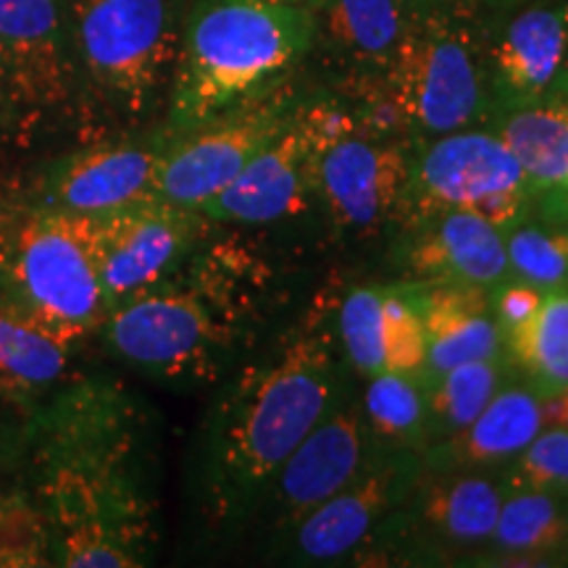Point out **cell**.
I'll return each instance as SVG.
<instances>
[{
    "mask_svg": "<svg viewBox=\"0 0 568 568\" xmlns=\"http://www.w3.org/2000/svg\"><path fill=\"white\" fill-rule=\"evenodd\" d=\"M17 468L51 527L53 566L140 568L161 542L153 410L113 376H71L17 422Z\"/></svg>",
    "mask_w": 568,
    "mask_h": 568,
    "instance_id": "cell-1",
    "label": "cell"
},
{
    "mask_svg": "<svg viewBox=\"0 0 568 568\" xmlns=\"http://www.w3.org/2000/svg\"><path fill=\"white\" fill-rule=\"evenodd\" d=\"M219 385L190 447L187 500L205 535L230 537L258 518L280 466L337 406L339 376L329 339L303 332Z\"/></svg>",
    "mask_w": 568,
    "mask_h": 568,
    "instance_id": "cell-2",
    "label": "cell"
},
{
    "mask_svg": "<svg viewBox=\"0 0 568 568\" xmlns=\"http://www.w3.org/2000/svg\"><path fill=\"white\" fill-rule=\"evenodd\" d=\"M209 243L166 282L109 311L98 337L113 358L172 387L219 385L230 374L253 297L245 261Z\"/></svg>",
    "mask_w": 568,
    "mask_h": 568,
    "instance_id": "cell-3",
    "label": "cell"
},
{
    "mask_svg": "<svg viewBox=\"0 0 568 568\" xmlns=\"http://www.w3.org/2000/svg\"><path fill=\"white\" fill-rule=\"evenodd\" d=\"M314 9L276 0H195L182 17L169 113L163 130L180 134L274 90L311 51Z\"/></svg>",
    "mask_w": 568,
    "mask_h": 568,
    "instance_id": "cell-4",
    "label": "cell"
},
{
    "mask_svg": "<svg viewBox=\"0 0 568 568\" xmlns=\"http://www.w3.org/2000/svg\"><path fill=\"white\" fill-rule=\"evenodd\" d=\"M0 308L82 351L109 316L90 213L0 195Z\"/></svg>",
    "mask_w": 568,
    "mask_h": 568,
    "instance_id": "cell-5",
    "label": "cell"
},
{
    "mask_svg": "<svg viewBox=\"0 0 568 568\" xmlns=\"http://www.w3.org/2000/svg\"><path fill=\"white\" fill-rule=\"evenodd\" d=\"M88 126L134 130L169 101L180 51V0H67Z\"/></svg>",
    "mask_w": 568,
    "mask_h": 568,
    "instance_id": "cell-6",
    "label": "cell"
},
{
    "mask_svg": "<svg viewBox=\"0 0 568 568\" xmlns=\"http://www.w3.org/2000/svg\"><path fill=\"white\" fill-rule=\"evenodd\" d=\"M84 126L67 0H0V145L40 155Z\"/></svg>",
    "mask_w": 568,
    "mask_h": 568,
    "instance_id": "cell-7",
    "label": "cell"
},
{
    "mask_svg": "<svg viewBox=\"0 0 568 568\" xmlns=\"http://www.w3.org/2000/svg\"><path fill=\"white\" fill-rule=\"evenodd\" d=\"M382 82L403 126L437 138L468 130L493 101L487 42L464 13L424 3Z\"/></svg>",
    "mask_w": 568,
    "mask_h": 568,
    "instance_id": "cell-8",
    "label": "cell"
},
{
    "mask_svg": "<svg viewBox=\"0 0 568 568\" xmlns=\"http://www.w3.org/2000/svg\"><path fill=\"white\" fill-rule=\"evenodd\" d=\"M531 182L506 140L495 132L458 130L439 134L410 163L403 205L422 222L443 211H471L497 230L521 222Z\"/></svg>",
    "mask_w": 568,
    "mask_h": 568,
    "instance_id": "cell-9",
    "label": "cell"
},
{
    "mask_svg": "<svg viewBox=\"0 0 568 568\" xmlns=\"http://www.w3.org/2000/svg\"><path fill=\"white\" fill-rule=\"evenodd\" d=\"M169 132L159 126L148 138H90L48 153L17 182L0 190L34 209L103 213L140 197H151Z\"/></svg>",
    "mask_w": 568,
    "mask_h": 568,
    "instance_id": "cell-10",
    "label": "cell"
},
{
    "mask_svg": "<svg viewBox=\"0 0 568 568\" xmlns=\"http://www.w3.org/2000/svg\"><path fill=\"white\" fill-rule=\"evenodd\" d=\"M361 124L339 103H314L293 111L290 122L219 195L203 203L213 224H272L303 211L316 190L318 155L332 140Z\"/></svg>",
    "mask_w": 568,
    "mask_h": 568,
    "instance_id": "cell-11",
    "label": "cell"
},
{
    "mask_svg": "<svg viewBox=\"0 0 568 568\" xmlns=\"http://www.w3.org/2000/svg\"><path fill=\"white\" fill-rule=\"evenodd\" d=\"M213 222L184 205L140 197L92 213L98 268L109 311L166 282L211 240Z\"/></svg>",
    "mask_w": 568,
    "mask_h": 568,
    "instance_id": "cell-12",
    "label": "cell"
},
{
    "mask_svg": "<svg viewBox=\"0 0 568 568\" xmlns=\"http://www.w3.org/2000/svg\"><path fill=\"white\" fill-rule=\"evenodd\" d=\"M290 116L287 95L264 92L193 130L169 134L151 197L197 211L264 151Z\"/></svg>",
    "mask_w": 568,
    "mask_h": 568,
    "instance_id": "cell-13",
    "label": "cell"
},
{
    "mask_svg": "<svg viewBox=\"0 0 568 568\" xmlns=\"http://www.w3.org/2000/svg\"><path fill=\"white\" fill-rule=\"evenodd\" d=\"M364 466V414L337 403L280 466L258 516H268L274 529L293 531L301 518L351 485Z\"/></svg>",
    "mask_w": 568,
    "mask_h": 568,
    "instance_id": "cell-14",
    "label": "cell"
},
{
    "mask_svg": "<svg viewBox=\"0 0 568 568\" xmlns=\"http://www.w3.org/2000/svg\"><path fill=\"white\" fill-rule=\"evenodd\" d=\"M410 161L400 145L355 124L318 155L316 190L337 226L372 232L400 211Z\"/></svg>",
    "mask_w": 568,
    "mask_h": 568,
    "instance_id": "cell-15",
    "label": "cell"
},
{
    "mask_svg": "<svg viewBox=\"0 0 568 568\" xmlns=\"http://www.w3.org/2000/svg\"><path fill=\"white\" fill-rule=\"evenodd\" d=\"M568 59V0H529L487 42L493 98L506 109L552 95Z\"/></svg>",
    "mask_w": 568,
    "mask_h": 568,
    "instance_id": "cell-16",
    "label": "cell"
},
{
    "mask_svg": "<svg viewBox=\"0 0 568 568\" xmlns=\"http://www.w3.org/2000/svg\"><path fill=\"white\" fill-rule=\"evenodd\" d=\"M414 477L416 468L408 456L387 458L374 466L366 464L351 485L295 524V552L318 564L351 556L408 493Z\"/></svg>",
    "mask_w": 568,
    "mask_h": 568,
    "instance_id": "cell-17",
    "label": "cell"
},
{
    "mask_svg": "<svg viewBox=\"0 0 568 568\" xmlns=\"http://www.w3.org/2000/svg\"><path fill=\"white\" fill-rule=\"evenodd\" d=\"M410 268L426 284L489 290L506 280V232L471 211H443L426 222L410 251Z\"/></svg>",
    "mask_w": 568,
    "mask_h": 568,
    "instance_id": "cell-18",
    "label": "cell"
},
{
    "mask_svg": "<svg viewBox=\"0 0 568 568\" xmlns=\"http://www.w3.org/2000/svg\"><path fill=\"white\" fill-rule=\"evenodd\" d=\"M485 293L458 284H424L414 295L426 339L424 368L432 376L468 361H497L503 332Z\"/></svg>",
    "mask_w": 568,
    "mask_h": 568,
    "instance_id": "cell-19",
    "label": "cell"
},
{
    "mask_svg": "<svg viewBox=\"0 0 568 568\" xmlns=\"http://www.w3.org/2000/svg\"><path fill=\"white\" fill-rule=\"evenodd\" d=\"M74 347L0 308V406L24 422L71 379Z\"/></svg>",
    "mask_w": 568,
    "mask_h": 568,
    "instance_id": "cell-20",
    "label": "cell"
},
{
    "mask_svg": "<svg viewBox=\"0 0 568 568\" xmlns=\"http://www.w3.org/2000/svg\"><path fill=\"white\" fill-rule=\"evenodd\" d=\"M426 0H322L329 45L355 69L385 74Z\"/></svg>",
    "mask_w": 568,
    "mask_h": 568,
    "instance_id": "cell-21",
    "label": "cell"
},
{
    "mask_svg": "<svg viewBox=\"0 0 568 568\" xmlns=\"http://www.w3.org/2000/svg\"><path fill=\"white\" fill-rule=\"evenodd\" d=\"M542 432V403L527 387L497 389L485 410L453 437L450 460L460 466L516 458Z\"/></svg>",
    "mask_w": 568,
    "mask_h": 568,
    "instance_id": "cell-22",
    "label": "cell"
},
{
    "mask_svg": "<svg viewBox=\"0 0 568 568\" xmlns=\"http://www.w3.org/2000/svg\"><path fill=\"white\" fill-rule=\"evenodd\" d=\"M497 134L514 151L531 187H568V98L510 111Z\"/></svg>",
    "mask_w": 568,
    "mask_h": 568,
    "instance_id": "cell-23",
    "label": "cell"
},
{
    "mask_svg": "<svg viewBox=\"0 0 568 568\" xmlns=\"http://www.w3.org/2000/svg\"><path fill=\"white\" fill-rule=\"evenodd\" d=\"M503 493L485 477L439 479L424 493L422 516L453 542L477 545L493 539Z\"/></svg>",
    "mask_w": 568,
    "mask_h": 568,
    "instance_id": "cell-24",
    "label": "cell"
},
{
    "mask_svg": "<svg viewBox=\"0 0 568 568\" xmlns=\"http://www.w3.org/2000/svg\"><path fill=\"white\" fill-rule=\"evenodd\" d=\"M506 343L516 364L545 395L568 389V293H545L535 318L510 332Z\"/></svg>",
    "mask_w": 568,
    "mask_h": 568,
    "instance_id": "cell-25",
    "label": "cell"
},
{
    "mask_svg": "<svg viewBox=\"0 0 568 568\" xmlns=\"http://www.w3.org/2000/svg\"><path fill=\"white\" fill-rule=\"evenodd\" d=\"M42 566H53L51 527L30 485L19 474L13 453L9 477L0 481V568Z\"/></svg>",
    "mask_w": 568,
    "mask_h": 568,
    "instance_id": "cell-26",
    "label": "cell"
},
{
    "mask_svg": "<svg viewBox=\"0 0 568 568\" xmlns=\"http://www.w3.org/2000/svg\"><path fill=\"white\" fill-rule=\"evenodd\" d=\"M566 516L560 503L542 489L514 487L503 497L493 531L495 545L514 556H542L566 539Z\"/></svg>",
    "mask_w": 568,
    "mask_h": 568,
    "instance_id": "cell-27",
    "label": "cell"
},
{
    "mask_svg": "<svg viewBox=\"0 0 568 568\" xmlns=\"http://www.w3.org/2000/svg\"><path fill=\"white\" fill-rule=\"evenodd\" d=\"M364 414L376 435L406 447L424 443L429 426V406L414 374L382 372L372 376L364 397Z\"/></svg>",
    "mask_w": 568,
    "mask_h": 568,
    "instance_id": "cell-28",
    "label": "cell"
},
{
    "mask_svg": "<svg viewBox=\"0 0 568 568\" xmlns=\"http://www.w3.org/2000/svg\"><path fill=\"white\" fill-rule=\"evenodd\" d=\"M500 389L497 361H468L437 376L429 397V416L437 418L447 435L456 437L477 418Z\"/></svg>",
    "mask_w": 568,
    "mask_h": 568,
    "instance_id": "cell-29",
    "label": "cell"
},
{
    "mask_svg": "<svg viewBox=\"0 0 568 568\" xmlns=\"http://www.w3.org/2000/svg\"><path fill=\"white\" fill-rule=\"evenodd\" d=\"M385 293L387 290L361 287L353 290L339 305V339L355 372L368 379L387 372Z\"/></svg>",
    "mask_w": 568,
    "mask_h": 568,
    "instance_id": "cell-30",
    "label": "cell"
},
{
    "mask_svg": "<svg viewBox=\"0 0 568 568\" xmlns=\"http://www.w3.org/2000/svg\"><path fill=\"white\" fill-rule=\"evenodd\" d=\"M506 253L508 266L542 293L560 290L568 282V230H542L518 222L506 232Z\"/></svg>",
    "mask_w": 568,
    "mask_h": 568,
    "instance_id": "cell-31",
    "label": "cell"
},
{
    "mask_svg": "<svg viewBox=\"0 0 568 568\" xmlns=\"http://www.w3.org/2000/svg\"><path fill=\"white\" fill-rule=\"evenodd\" d=\"M545 432L518 453V464L510 487L542 489V493H568V429L542 426Z\"/></svg>",
    "mask_w": 568,
    "mask_h": 568,
    "instance_id": "cell-32",
    "label": "cell"
},
{
    "mask_svg": "<svg viewBox=\"0 0 568 568\" xmlns=\"http://www.w3.org/2000/svg\"><path fill=\"white\" fill-rule=\"evenodd\" d=\"M385 345L387 372L418 374L424 368L426 339L416 297L406 290L385 293Z\"/></svg>",
    "mask_w": 568,
    "mask_h": 568,
    "instance_id": "cell-33",
    "label": "cell"
},
{
    "mask_svg": "<svg viewBox=\"0 0 568 568\" xmlns=\"http://www.w3.org/2000/svg\"><path fill=\"white\" fill-rule=\"evenodd\" d=\"M542 290H537L535 284L529 282H516V284H506V287L497 293L495 301V318L500 324L503 339H506L510 332L521 329L524 324L531 322L535 314L542 305Z\"/></svg>",
    "mask_w": 568,
    "mask_h": 568,
    "instance_id": "cell-34",
    "label": "cell"
},
{
    "mask_svg": "<svg viewBox=\"0 0 568 568\" xmlns=\"http://www.w3.org/2000/svg\"><path fill=\"white\" fill-rule=\"evenodd\" d=\"M542 403V426H564L568 429V389L539 397Z\"/></svg>",
    "mask_w": 568,
    "mask_h": 568,
    "instance_id": "cell-35",
    "label": "cell"
},
{
    "mask_svg": "<svg viewBox=\"0 0 568 568\" xmlns=\"http://www.w3.org/2000/svg\"><path fill=\"white\" fill-rule=\"evenodd\" d=\"M13 424H17V418H13L9 410L0 406V453H3L6 443H9L11 432H13Z\"/></svg>",
    "mask_w": 568,
    "mask_h": 568,
    "instance_id": "cell-36",
    "label": "cell"
},
{
    "mask_svg": "<svg viewBox=\"0 0 568 568\" xmlns=\"http://www.w3.org/2000/svg\"><path fill=\"white\" fill-rule=\"evenodd\" d=\"M550 98H568V59L564 63V71H560V77H558L556 88H552ZM550 98H548V101H550Z\"/></svg>",
    "mask_w": 568,
    "mask_h": 568,
    "instance_id": "cell-37",
    "label": "cell"
},
{
    "mask_svg": "<svg viewBox=\"0 0 568 568\" xmlns=\"http://www.w3.org/2000/svg\"><path fill=\"white\" fill-rule=\"evenodd\" d=\"M276 3H290V6H305V9H314V3H322V0H276Z\"/></svg>",
    "mask_w": 568,
    "mask_h": 568,
    "instance_id": "cell-38",
    "label": "cell"
},
{
    "mask_svg": "<svg viewBox=\"0 0 568 568\" xmlns=\"http://www.w3.org/2000/svg\"><path fill=\"white\" fill-rule=\"evenodd\" d=\"M556 193L560 197V203H564V216H560V219H564V222H568V187L566 190H556Z\"/></svg>",
    "mask_w": 568,
    "mask_h": 568,
    "instance_id": "cell-39",
    "label": "cell"
},
{
    "mask_svg": "<svg viewBox=\"0 0 568 568\" xmlns=\"http://www.w3.org/2000/svg\"><path fill=\"white\" fill-rule=\"evenodd\" d=\"M487 3H518V0H487Z\"/></svg>",
    "mask_w": 568,
    "mask_h": 568,
    "instance_id": "cell-40",
    "label": "cell"
},
{
    "mask_svg": "<svg viewBox=\"0 0 568 568\" xmlns=\"http://www.w3.org/2000/svg\"><path fill=\"white\" fill-rule=\"evenodd\" d=\"M3 450H6V447H3ZM0 458H3V453H0Z\"/></svg>",
    "mask_w": 568,
    "mask_h": 568,
    "instance_id": "cell-41",
    "label": "cell"
}]
</instances>
